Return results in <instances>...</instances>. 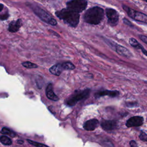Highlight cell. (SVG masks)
Listing matches in <instances>:
<instances>
[{
    "label": "cell",
    "instance_id": "cell-1",
    "mask_svg": "<svg viewBox=\"0 0 147 147\" xmlns=\"http://www.w3.org/2000/svg\"><path fill=\"white\" fill-rule=\"evenodd\" d=\"M104 10L99 6H94L88 9L83 16L84 21L89 24L98 25L104 18Z\"/></svg>",
    "mask_w": 147,
    "mask_h": 147
},
{
    "label": "cell",
    "instance_id": "cell-2",
    "mask_svg": "<svg viewBox=\"0 0 147 147\" xmlns=\"http://www.w3.org/2000/svg\"><path fill=\"white\" fill-rule=\"evenodd\" d=\"M56 16L62 20L65 24L72 27H76L79 22V13L75 12L68 8L62 9L55 12Z\"/></svg>",
    "mask_w": 147,
    "mask_h": 147
},
{
    "label": "cell",
    "instance_id": "cell-3",
    "mask_svg": "<svg viewBox=\"0 0 147 147\" xmlns=\"http://www.w3.org/2000/svg\"><path fill=\"white\" fill-rule=\"evenodd\" d=\"M30 6L33 12L44 22L49 24L51 25L55 26L57 25V22L55 19L52 18L49 14H48L44 9L39 7L38 6L34 4L30 5Z\"/></svg>",
    "mask_w": 147,
    "mask_h": 147
},
{
    "label": "cell",
    "instance_id": "cell-4",
    "mask_svg": "<svg viewBox=\"0 0 147 147\" xmlns=\"http://www.w3.org/2000/svg\"><path fill=\"white\" fill-rule=\"evenodd\" d=\"M90 91L91 90L89 88H86L83 90L75 91L74 93L67 99L66 103L68 106H73L79 101L87 98L89 96Z\"/></svg>",
    "mask_w": 147,
    "mask_h": 147
},
{
    "label": "cell",
    "instance_id": "cell-5",
    "mask_svg": "<svg viewBox=\"0 0 147 147\" xmlns=\"http://www.w3.org/2000/svg\"><path fill=\"white\" fill-rule=\"evenodd\" d=\"M122 9L126 11L129 17L133 20L140 22L145 24H147V15L144 13L135 10L130 7L122 4Z\"/></svg>",
    "mask_w": 147,
    "mask_h": 147
},
{
    "label": "cell",
    "instance_id": "cell-6",
    "mask_svg": "<svg viewBox=\"0 0 147 147\" xmlns=\"http://www.w3.org/2000/svg\"><path fill=\"white\" fill-rule=\"evenodd\" d=\"M67 8L76 13H81L87 6V0H71L66 3Z\"/></svg>",
    "mask_w": 147,
    "mask_h": 147
},
{
    "label": "cell",
    "instance_id": "cell-7",
    "mask_svg": "<svg viewBox=\"0 0 147 147\" xmlns=\"http://www.w3.org/2000/svg\"><path fill=\"white\" fill-rule=\"evenodd\" d=\"M105 11L108 24L111 26H116L119 21V14L118 11L112 8H106Z\"/></svg>",
    "mask_w": 147,
    "mask_h": 147
},
{
    "label": "cell",
    "instance_id": "cell-8",
    "mask_svg": "<svg viewBox=\"0 0 147 147\" xmlns=\"http://www.w3.org/2000/svg\"><path fill=\"white\" fill-rule=\"evenodd\" d=\"M108 44L109 45H110V47L114 49L115 51L119 55L125 56L126 57H131L133 56V55L131 53V52L126 47H124L121 45L114 43L111 41H109Z\"/></svg>",
    "mask_w": 147,
    "mask_h": 147
},
{
    "label": "cell",
    "instance_id": "cell-9",
    "mask_svg": "<svg viewBox=\"0 0 147 147\" xmlns=\"http://www.w3.org/2000/svg\"><path fill=\"white\" fill-rule=\"evenodd\" d=\"M144 118L141 116H133L129 118L126 122V126L127 127H138L144 123Z\"/></svg>",
    "mask_w": 147,
    "mask_h": 147
},
{
    "label": "cell",
    "instance_id": "cell-10",
    "mask_svg": "<svg viewBox=\"0 0 147 147\" xmlns=\"http://www.w3.org/2000/svg\"><path fill=\"white\" fill-rule=\"evenodd\" d=\"M100 126L105 131H110L117 129V122L115 120L102 119L100 122Z\"/></svg>",
    "mask_w": 147,
    "mask_h": 147
},
{
    "label": "cell",
    "instance_id": "cell-11",
    "mask_svg": "<svg viewBox=\"0 0 147 147\" xmlns=\"http://www.w3.org/2000/svg\"><path fill=\"white\" fill-rule=\"evenodd\" d=\"M120 94L119 91L117 90H100L97 91L94 96L96 98H99L102 96H109L110 98H116Z\"/></svg>",
    "mask_w": 147,
    "mask_h": 147
},
{
    "label": "cell",
    "instance_id": "cell-12",
    "mask_svg": "<svg viewBox=\"0 0 147 147\" xmlns=\"http://www.w3.org/2000/svg\"><path fill=\"white\" fill-rule=\"evenodd\" d=\"M99 125V121L97 119L94 118L85 122L83 125V128L87 131H92L98 127Z\"/></svg>",
    "mask_w": 147,
    "mask_h": 147
},
{
    "label": "cell",
    "instance_id": "cell-13",
    "mask_svg": "<svg viewBox=\"0 0 147 147\" xmlns=\"http://www.w3.org/2000/svg\"><path fill=\"white\" fill-rule=\"evenodd\" d=\"M22 20L21 19L14 20L10 22L8 27V30L13 33L17 32L22 26Z\"/></svg>",
    "mask_w": 147,
    "mask_h": 147
},
{
    "label": "cell",
    "instance_id": "cell-14",
    "mask_svg": "<svg viewBox=\"0 0 147 147\" xmlns=\"http://www.w3.org/2000/svg\"><path fill=\"white\" fill-rule=\"evenodd\" d=\"M129 42L131 47H133L136 49H141V51L143 53V54L144 55H145L146 56H147V51L144 48L143 45H141L136 39H135L134 38L131 37L129 40Z\"/></svg>",
    "mask_w": 147,
    "mask_h": 147
},
{
    "label": "cell",
    "instance_id": "cell-15",
    "mask_svg": "<svg viewBox=\"0 0 147 147\" xmlns=\"http://www.w3.org/2000/svg\"><path fill=\"white\" fill-rule=\"evenodd\" d=\"M46 95H47V98L51 100H52L54 101H57L59 100V98L53 92V86L51 83L49 84L47 87Z\"/></svg>",
    "mask_w": 147,
    "mask_h": 147
},
{
    "label": "cell",
    "instance_id": "cell-16",
    "mask_svg": "<svg viewBox=\"0 0 147 147\" xmlns=\"http://www.w3.org/2000/svg\"><path fill=\"white\" fill-rule=\"evenodd\" d=\"M63 69L64 68L62 66V64H57L49 68V72L54 75L59 76L61 74Z\"/></svg>",
    "mask_w": 147,
    "mask_h": 147
},
{
    "label": "cell",
    "instance_id": "cell-17",
    "mask_svg": "<svg viewBox=\"0 0 147 147\" xmlns=\"http://www.w3.org/2000/svg\"><path fill=\"white\" fill-rule=\"evenodd\" d=\"M1 133L2 134L7 135V136H9L11 137H14L16 136V134L13 131L11 130L9 128L5 127H4L2 129V130H1Z\"/></svg>",
    "mask_w": 147,
    "mask_h": 147
},
{
    "label": "cell",
    "instance_id": "cell-18",
    "mask_svg": "<svg viewBox=\"0 0 147 147\" xmlns=\"http://www.w3.org/2000/svg\"><path fill=\"white\" fill-rule=\"evenodd\" d=\"M1 142L5 145H10L12 144V141L10 138L6 136H2L0 137Z\"/></svg>",
    "mask_w": 147,
    "mask_h": 147
},
{
    "label": "cell",
    "instance_id": "cell-19",
    "mask_svg": "<svg viewBox=\"0 0 147 147\" xmlns=\"http://www.w3.org/2000/svg\"><path fill=\"white\" fill-rule=\"evenodd\" d=\"M62 66L64 69L71 70V69H74L75 68V66L71 62H64L62 63Z\"/></svg>",
    "mask_w": 147,
    "mask_h": 147
},
{
    "label": "cell",
    "instance_id": "cell-20",
    "mask_svg": "<svg viewBox=\"0 0 147 147\" xmlns=\"http://www.w3.org/2000/svg\"><path fill=\"white\" fill-rule=\"evenodd\" d=\"M22 65L27 68H34L37 67V65L36 64L31 63L30 61H26L22 63Z\"/></svg>",
    "mask_w": 147,
    "mask_h": 147
},
{
    "label": "cell",
    "instance_id": "cell-21",
    "mask_svg": "<svg viewBox=\"0 0 147 147\" xmlns=\"http://www.w3.org/2000/svg\"><path fill=\"white\" fill-rule=\"evenodd\" d=\"M125 106L127 107L132 108V107H136L138 106V103L136 101H133V102H127L125 103Z\"/></svg>",
    "mask_w": 147,
    "mask_h": 147
},
{
    "label": "cell",
    "instance_id": "cell-22",
    "mask_svg": "<svg viewBox=\"0 0 147 147\" xmlns=\"http://www.w3.org/2000/svg\"><path fill=\"white\" fill-rule=\"evenodd\" d=\"M27 141L30 144H31L32 145H33L34 146H47L46 145H44L43 144H40L39 142H36V141H33L30 140H27Z\"/></svg>",
    "mask_w": 147,
    "mask_h": 147
},
{
    "label": "cell",
    "instance_id": "cell-23",
    "mask_svg": "<svg viewBox=\"0 0 147 147\" xmlns=\"http://www.w3.org/2000/svg\"><path fill=\"white\" fill-rule=\"evenodd\" d=\"M139 138L144 141V142H147V134H146L143 131H141L140 134H139Z\"/></svg>",
    "mask_w": 147,
    "mask_h": 147
},
{
    "label": "cell",
    "instance_id": "cell-24",
    "mask_svg": "<svg viewBox=\"0 0 147 147\" xmlns=\"http://www.w3.org/2000/svg\"><path fill=\"white\" fill-rule=\"evenodd\" d=\"M9 16V14L8 11H6L5 13L0 14V20H2V21L6 20L8 18Z\"/></svg>",
    "mask_w": 147,
    "mask_h": 147
},
{
    "label": "cell",
    "instance_id": "cell-25",
    "mask_svg": "<svg viewBox=\"0 0 147 147\" xmlns=\"http://www.w3.org/2000/svg\"><path fill=\"white\" fill-rule=\"evenodd\" d=\"M138 37L140 38V39L144 42V43H145L146 44H147V36L142 35V34H139Z\"/></svg>",
    "mask_w": 147,
    "mask_h": 147
},
{
    "label": "cell",
    "instance_id": "cell-26",
    "mask_svg": "<svg viewBox=\"0 0 147 147\" xmlns=\"http://www.w3.org/2000/svg\"><path fill=\"white\" fill-rule=\"evenodd\" d=\"M123 22L124 24H125L127 26H129L130 27H133V25L131 24V22L130 21H129L127 19H126V18H123Z\"/></svg>",
    "mask_w": 147,
    "mask_h": 147
},
{
    "label": "cell",
    "instance_id": "cell-27",
    "mask_svg": "<svg viewBox=\"0 0 147 147\" xmlns=\"http://www.w3.org/2000/svg\"><path fill=\"white\" fill-rule=\"evenodd\" d=\"M129 145L131 146V147H137L138 146L137 142L134 141V140H131L129 142Z\"/></svg>",
    "mask_w": 147,
    "mask_h": 147
},
{
    "label": "cell",
    "instance_id": "cell-28",
    "mask_svg": "<svg viewBox=\"0 0 147 147\" xmlns=\"http://www.w3.org/2000/svg\"><path fill=\"white\" fill-rule=\"evenodd\" d=\"M3 7H4V5L2 3H0V12L3 10Z\"/></svg>",
    "mask_w": 147,
    "mask_h": 147
},
{
    "label": "cell",
    "instance_id": "cell-29",
    "mask_svg": "<svg viewBox=\"0 0 147 147\" xmlns=\"http://www.w3.org/2000/svg\"><path fill=\"white\" fill-rule=\"evenodd\" d=\"M18 143L20 144H23V141H19V140H18Z\"/></svg>",
    "mask_w": 147,
    "mask_h": 147
},
{
    "label": "cell",
    "instance_id": "cell-30",
    "mask_svg": "<svg viewBox=\"0 0 147 147\" xmlns=\"http://www.w3.org/2000/svg\"><path fill=\"white\" fill-rule=\"evenodd\" d=\"M142 1H145V2H147V0H142Z\"/></svg>",
    "mask_w": 147,
    "mask_h": 147
}]
</instances>
